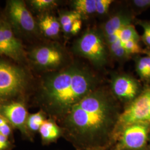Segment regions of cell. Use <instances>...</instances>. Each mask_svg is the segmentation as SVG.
Returning <instances> with one entry per match:
<instances>
[{
	"instance_id": "cell-1",
	"label": "cell",
	"mask_w": 150,
	"mask_h": 150,
	"mask_svg": "<svg viewBox=\"0 0 150 150\" xmlns=\"http://www.w3.org/2000/svg\"><path fill=\"white\" fill-rule=\"evenodd\" d=\"M119 115L112 97L96 89L72 107L65 122L77 141L93 146L107 137L116 127Z\"/></svg>"
},
{
	"instance_id": "cell-23",
	"label": "cell",
	"mask_w": 150,
	"mask_h": 150,
	"mask_svg": "<svg viewBox=\"0 0 150 150\" xmlns=\"http://www.w3.org/2000/svg\"><path fill=\"white\" fill-rule=\"evenodd\" d=\"M140 25L144 30L142 40L147 45L150 46V22H141Z\"/></svg>"
},
{
	"instance_id": "cell-9",
	"label": "cell",
	"mask_w": 150,
	"mask_h": 150,
	"mask_svg": "<svg viewBox=\"0 0 150 150\" xmlns=\"http://www.w3.org/2000/svg\"><path fill=\"white\" fill-rule=\"evenodd\" d=\"M5 56L19 61L24 57V50L21 42L16 38L11 23L0 20V56Z\"/></svg>"
},
{
	"instance_id": "cell-2",
	"label": "cell",
	"mask_w": 150,
	"mask_h": 150,
	"mask_svg": "<svg viewBox=\"0 0 150 150\" xmlns=\"http://www.w3.org/2000/svg\"><path fill=\"white\" fill-rule=\"evenodd\" d=\"M97 84L96 77L89 70L74 64L45 78L41 95L51 111L66 116L77 102L96 90Z\"/></svg>"
},
{
	"instance_id": "cell-24",
	"label": "cell",
	"mask_w": 150,
	"mask_h": 150,
	"mask_svg": "<svg viewBox=\"0 0 150 150\" xmlns=\"http://www.w3.org/2000/svg\"><path fill=\"white\" fill-rule=\"evenodd\" d=\"M11 146L9 139L0 134V150H8Z\"/></svg>"
},
{
	"instance_id": "cell-14",
	"label": "cell",
	"mask_w": 150,
	"mask_h": 150,
	"mask_svg": "<svg viewBox=\"0 0 150 150\" xmlns=\"http://www.w3.org/2000/svg\"><path fill=\"white\" fill-rule=\"evenodd\" d=\"M41 138L45 142H52L57 139L61 134L59 126L51 120H46L39 130Z\"/></svg>"
},
{
	"instance_id": "cell-17",
	"label": "cell",
	"mask_w": 150,
	"mask_h": 150,
	"mask_svg": "<svg viewBox=\"0 0 150 150\" xmlns=\"http://www.w3.org/2000/svg\"><path fill=\"white\" fill-rule=\"evenodd\" d=\"M46 120L44 113L42 111L28 115L26 124L27 130L33 132L39 131Z\"/></svg>"
},
{
	"instance_id": "cell-4",
	"label": "cell",
	"mask_w": 150,
	"mask_h": 150,
	"mask_svg": "<svg viewBox=\"0 0 150 150\" xmlns=\"http://www.w3.org/2000/svg\"><path fill=\"white\" fill-rule=\"evenodd\" d=\"M134 123L150 125V86L131 101L119 115L116 127L122 130Z\"/></svg>"
},
{
	"instance_id": "cell-26",
	"label": "cell",
	"mask_w": 150,
	"mask_h": 150,
	"mask_svg": "<svg viewBox=\"0 0 150 150\" xmlns=\"http://www.w3.org/2000/svg\"><path fill=\"white\" fill-rule=\"evenodd\" d=\"M82 23L81 19L76 20L72 25L70 33L73 35H76L78 32L80 31L81 27H82Z\"/></svg>"
},
{
	"instance_id": "cell-21",
	"label": "cell",
	"mask_w": 150,
	"mask_h": 150,
	"mask_svg": "<svg viewBox=\"0 0 150 150\" xmlns=\"http://www.w3.org/2000/svg\"><path fill=\"white\" fill-rule=\"evenodd\" d=\"M112 2V0H96V12L99 15L106 13Z\"/></svg>"
},
{
	"instance_id": "cell-13",
	"label": "cell",
	"mask_w": 150,
	"mask_h": 150,
	"mask_svg": "<svg viewBox=\"0 0 150 150\" xmlns=\"http://www.w3.org/2000/svg\"><path fill=\"white\" fill-rule=\"evenodd\" d=\"M38 25L44 35L48 38H54L58 36L61 28L59 20L54 16L49 14L42 16L39 20Z\"/></svg>"
},
{
	"instance_id": "cell-8",
	"label": "cell",
	"mask_w": 150,
	"mask_h": 150,
	"mask_svg": "<svg viewBox=\"0 0 150 150\" xmlns=\"http://www.w3.org/2000/svg\"><path fill=\"white\" fill-rule=\"evenodd\" d=\"M7 11L11 25L17 30L25 33H33L37 31L38 25L23 1H8Z\"/></svg>"
},
{
	"instance_id": "cell-6",
	"label": "cell",
	"mask_w": 150,
	"mask_h": 150,
	"mask_svg": "<svg viewBox=\"0 0 150 150\" xmlns=\"http://www.w3.org/2000/svg\"><path fill=\"white\" fill-rule=\"evenodd\" d=\"M27 76L20 67L0 61V101L15 96L25 89Z\"/></svg>"
},
{
	"instance_id": "cell-18",
	"label": "cell",
	"mask_w": 150,
	"mask_h": 150,
	"mask_svg": "<svg viewBox=\"0 0 150 150\" xmlns=\"http://www.w3.org/2000/svg\"><path fill=\"white\" fill-rule=\"evenodd\" d=\"M120 38L122 43L129 40H135L139 42L140 39L138 33L131 23L123 27L121 30Z\"/></svg>"
},
{
	"instance_id": "cell-3",
	"label": "cell",
	"mask_w": 150,
	"mask_h": 150,
	"mask_svg": "<svg viewBox=\"0 0 150 150\" xmlns=\"http://www.w3.org/2000/svg\"><path fill=\"white\" fill-rule=\"evenodd\" d=\"M74 50L96 67H102L107 62L109 52L107 44L102 32L96 30L86 31L75 42Z\"/></svg>"
},
{
	"instance_id": "cell-11",
	"label": "cell",
	"mask_w": 150,
	"mask_h": 150,
	"mask_svg": "<svg viewBox=\"0 0 150 150\" xmlns=\"http://www.w3.org/2000/svg\"><path fill=\"white\" fill-rule=\"evenodd\" d=\"M139 84L132 77L126 74L117 75L111 80L113 95L120 100L132 101L139 95Z\"/></svg>"
},
{
	"instance_id": "cell-19",
	"label": "cell",
	"mask_w": 150,
	"mask_h": 150,
	"mask_svg": "<svg viewBox=\"0 0 150 150\" xmlns=\"http://www.w3.org/2000/svg\"><path fill=\"white\" fill-rule=\"evenodd\" d=\"M33 7L38 11L49 10L56 5V1L54 0H33L31 1Z\"/></svg>"
},
{
	"instance_id": "cell-25",
	"label": "cell",
	"mask_w": 150,
	"mask_h": 150,
	"mask_svg": "<svg viewBox=\"0 0 150 150\" xmlns=\"http://www.w3.org/2000/svg\"><path fill=\"white\" fill-rule=\"evenodd\" d=\"M132 4L139 8H147L150 7V0H134Z\"/></svg>"
},
{
	"instance_id": "cell-22",
	"label": "cell",
	"mask_w": 150,
	"mask_h": 150,
	"mask_svg": "<svg viewBox=\"0 0 150 150\" xmlns=\"http://www.w3.org/2000/svg\"><path fill=\"white\" fill-rule=\"evenodd\" d=\"M0 134L10 138L12 134L11 125L4 117L0 115Z\"/></svg>"
},
{
	"instance_id": "cell-15",
	"label": "cell",
	"mask_w": 150,
	"mask_h": 150,
	"mask_svg": "<svg viewBox=\"0 0 150 150\" xmlns=\"http://www.w3.org/2000/svg\"><path fill=\"white\" fill-rule=\"evenodd\" d=\"M72 7L82 17L90 15L96 12V0H75Z\"/></svg>"
},
{
	"instance_id": "cell-27",
	"label": "cell",
	"mask_w": 150,
	"mask_h": 150,
	"mask_svg": "<svg viewBox=\"0 0 150 150\" xmlns=\"http://www.w3.org/2000/svg\"><path fill=\"white\" fill-rule=\"evenodd\" d=\"M149 56H150V52L149 53Z\"/></svg>"
},
{
	"instance_id": "cell-28",
	"label": "cell",
	"mask_w": 150,
	"mask_h": 150,
	"mask_svg": "<svg viewBox=\"0 0 150 150\" xmlns=\"http://www.w3.org/2000/svg\"><path fill=\"white\" fill-rule=\"evenodd\" d=\"M94 150V149H93V150Z\"/></svg>"
},
{
	"instance_id": "cell-7",
	"label": "cell",
	"mask_w": 150,
	"mask_h": 150,
	"mask_svg": "<svg viewBox=\"0 0 150 150\" xmlns=\"http://www.w3.org/2000/svg\"><path fill=\"white\" fill-rule=\"evenodd\" d=\"M32 61L44 70H54L64 64L67 55L64 50L57 45H46L33 49L30 54Z\"/></svg>"
},
{
	"instance_id": "cell-10",
	"label": "cell",
	"mask_w": 150,
	"mask_h": 150,
	"mask_svg": "<svg viewBox=\"0 0 150 150\" xmlns=\"http://www.w3.org/2000/svg\"><path fill=\"white\" fill-rule=\"evenodd\" d=\"M149 126L144 123H134L122 130L121 145L123 149L139 150L145 146L147 141Z\"/></svg>"
},
{
	"instance_id": "cell-16",
	"label": "cell",
	"mask_w": 150,
	"mask_h": 150,
	"mask_svg": "<svg viewBox=\"0 0 150 150\" xmlns=\"http://www.w3.org/2000/svg\"><path fill=\"white\" fill-rule=\"evenodd\" d=\"M82 17L81 15L74 10L62 13L59 20L62 31L66 34H70L73 23L77 20L81 19Z\"/></svg>"
},
{
	"instance_id": "cell-12",
	"label": "cell",
	"mask_w": 150,
	"mask_h": 150,
	"mask_svg": "<svg viewBox=\"0 0 150 150\" xmlns=\"http://www.w3.org/2000/svg\"><path fill=\"white\" fill-rule=\"evenodd\" d=\"M0 115L9 122L12 126L21 131L23 134H27V109L23 103L11 102L0 106Z\"/></svg>"
},
{
	"instance_id": "cell-5",
	"label": "cell",
	"mask_w": 150,
	"mask_h": 150,
	"mask_svg": "<svg viewBox=\"0 0 150 150\" xmlns=\"http://www.w3.org/2000/svg\"><path fill=\"white\" fill-rule=\"evenodd\" d=\"M131 22L130 16L121 12L111 17L103 26L102 33L108 51L117 59H125L128 56L120 36L122 29Z\"/></svg>"
},
{
	"instance_id": "cell-20",
	"label": "cell",
	"mask_w": 150,
	"mask_h": 150,
	"mask_svg": "<svg viewBox=\"0 0 150 150\" xmlns=\"http://www.w3.org/2000/svg\"><path fill=\"white\" fill-rule=\"evenodd\" d=\"M122 45L128 56L133 54H139L142 51L139 41L135 40H129L122 43Z\"/></svg>"
}]
</instances>
